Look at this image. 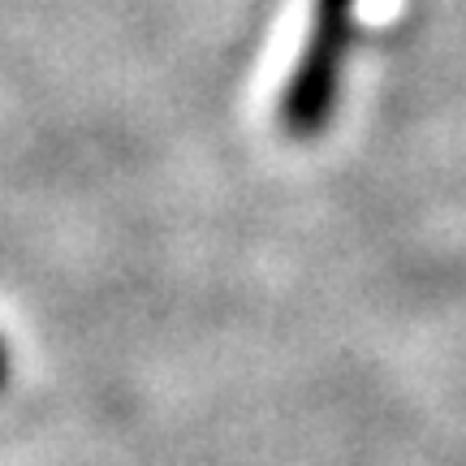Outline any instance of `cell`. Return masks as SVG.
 <instances>
[{
    "mask_svg": "<svg viewBox=\"0 0 466 466\" xmlns=\"http://www.w3.org/2000/svg\"><path fill=\"white\" fill-rule=\"evenodd\" d=\"M354 9L359 0H311L299 61L277 96V126L294 143H311L333 126L346 61L354 48Z\"/></svg>",
    "mask_w": 466,
    "mask_h": 466,
    "instance_id": "1",
    "label": "cell"
},
{
    "mask_svg": "<svg viewBox=\"0 0 466 466\" xmlns=\"http://www.w3.org/2000/svg\"><path fill=\"white\" fill-rule=\"evenodd\" d=\"M9 380V346H5V337H0V389Z\"/></svg>",
    "mask_w": 466,
    "mask_h": 466,
    "instance_id": "2",
    "label": "cell"
}]
</instances>
